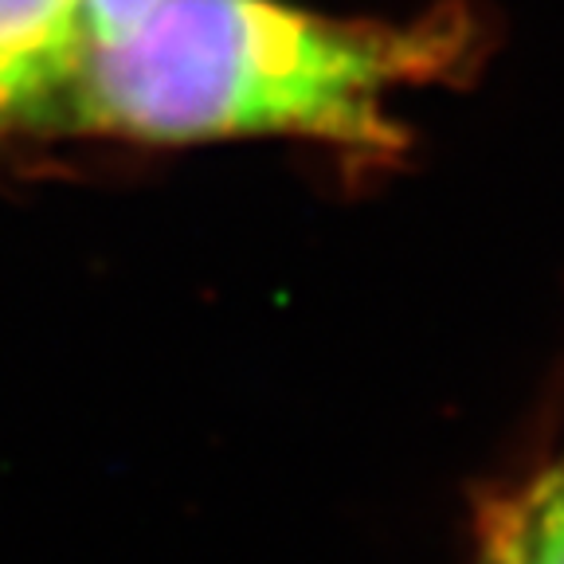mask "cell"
<instances>
[{
    "label": "cell",
    "mask_w": 564,
    "mask_h": 564,
    "mask_svg": "<svg viewBox=\"0 0 564 564\" xmlns=\"http://www.w3.org/2000/svg\"><path fill=\"white\" fill-rule=\"evenodd\" d=\"M467 9L341 20L286 0H158L90 44L52 122L141 141L306 138L361 158L404 150L388 102L470 63Z\"/></svg>",
    "instance_id": "1"
},
{
    "label": "cell",
    "mask_w": 564,
    "mask_h": 564,
    "mask_svg": "<svg viewBox=\"0 0 564 564\" xmlns=\"http://www.w3.org/2000/svg\"><path fill=\"white\" fill-rule=\"evenodd\" d=\"M87 47V0H0V122H52Z\"/></svg>",
    "instance_id": "2"
},
{
    "label": "cell",
    "mask_w": 564,
    "mask_h": 564,
    "mask_svg": "<svg viewBox=\"0 0 564 564\" xmlns=\"http://www.w3.org/2000/svg\"><path fill=\"white\" fill-rule=\"evenodd\" d=\"M482 564H564V467L541 470L494 502L482 525Z\"/></svg>",
    "instance_id": "3"
},
{
    "label": "cell",
    "mask_w": 564,
    "mask_h": 564,
    "mask_svg": "<svg viewBox=\"0 0 564 564\" xmlns=\"http://www.w3.org/2000/svg\"><path fill=\"white\" fill-rule=\"evenodd\" d=\"M158 0H87V20H90V44L115 40L126 28L138 24Z\"/></svg>",
    "instance_id": "4"
}]
</instances>
